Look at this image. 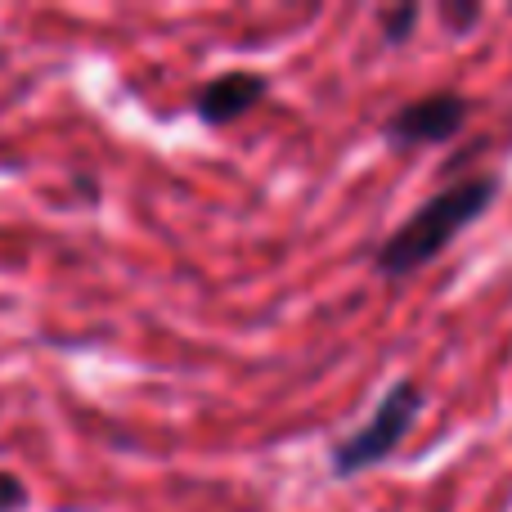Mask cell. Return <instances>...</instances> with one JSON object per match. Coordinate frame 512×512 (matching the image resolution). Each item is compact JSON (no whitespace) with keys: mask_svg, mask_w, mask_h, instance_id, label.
Listing matches in <instances>:
<instances>
[{"mask_svg":"<svg viewBox=\"0 0 512 512\" xmlns=\"http://www.w3.org/2000/svg\"><path fill=\"white\" fill-rule=\"evenodd\" d=\"M265 95H270V77H265V72L230 68V72H221V77L198 86L194 117L203 126H230V122H239L243 113H252Z\"/></svg>","mask_w":512,"mask_h":512,"instance_id":"277c9868","label":"cell"},{"mask_svg":"<svg viewBox=\"0 0 512 512\" xmlns=\"http://www.w3.org/2000/svg\"><path fill=\"white\" fill-rule=\"evenodd\" d=\"M378 27H382V41L387 45H405L418 27V5H391L378 14Z\"/></svg>","mask_w":512,"mask_h":512,"instance_id":"5b68a950","label":"cell"},{"mask_svg":"<svg viewBox=\"0 0 512 512\" xmlns=\"http://www.w3.org/2000/svg\"><path fill=\"white\" fill-rule=\"evenodd\" d=\"M441 23L450 27L454 36H468L472 27L481 23V5H454L450 0V5H441Z\"/></svg>","mask_w":512,"mask_h":512,"instance_id":"8992f818","label":"cell"},{"mask_svg":"<svg viewBox=\"0 0 512 512\" xmlns=\"http://www.w3.org/2000/svg\"><path fill=\"white\" fill-rule=\"evenodd\" d=\"M495 198H499V176H468V180H454V185L436 189L423 207H414L373 248V270L387 274V279L418 274L423 265H432L436 256L450 248L463 230H472L495 207Z\"/></svg>","mask_w":512,"mask_h":512,"instance_id":"6da1fadb","label":"cell"},{"mask_svg":"<svg viewBox=\"0 0 512 512\" xmlns=\"http://www.w3.org/2000/svg\"><path fill=\"white\" fill-rule=\"evenodd\" d=\"M418 414H423V387L414 378H400L382 391L378 409L364 418L355 432H346L342 441L333 445L328 463H333V477H360V472L378 468L382 459L405 445V436L414 432Z\"/></svg>","mask_w":512,"mask_h":512,"instance_id":"7a4b0ae2","label":"cell"},{"mask_svg":"<svg viewBox=\"0 0 512 512\" xmlns=\"http://www.w3.org/2000/svg\"><path fill=\"white\" fill-rule=\"evenodd\" d=\"M468 95L459 90H432V95H418L409 104H400L396 113L387 117L382 135L396 149H423V144H450L454 135L468 126Z\"/></svg>","mask_w":512,"mask_h":512,"instance_id":"3957f363","label":"cell"},{"mask_svg":"<svg viewBox=\"0 0 512 512\" xmlns=\"http://www.w3.org/2000/svg\"><path fill=\"white\" fill-rule=\"evenodd\" d=\"M27 504V486L14 477V472L0 468V512H18Z\"/></svg>","mask_w":512,"mask_h":512,"instance_id":"52a82bcc","label":"cell"}]
</instances>
